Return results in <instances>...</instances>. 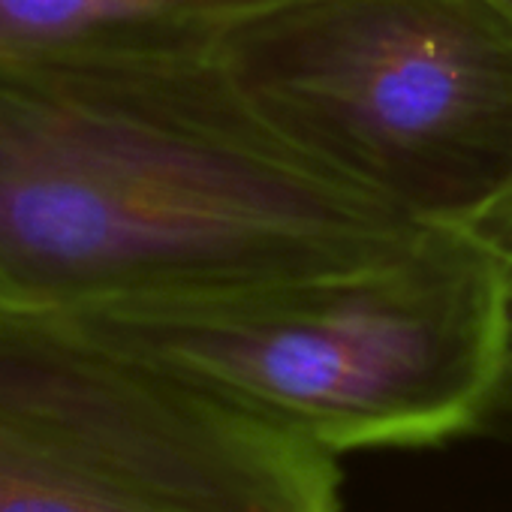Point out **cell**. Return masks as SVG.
<instances>
[{"mask_svg": "<svg viewBox=\"0 0 512 512\" xmlns=\"http://www.w3.org/2000/svg\"><path fill=\"white\" fill-rule=\"evenodd\" d=\"M338 455L61 320L0 314V512H344Z\"/></svg>", "mask_w": 512, "mask_h": 512, "instance_id": "4", "label": "cell"}, {"mask_svg": "<svg viewBox=\"0 0 512 512\" xmlns=\"http://www.w3.org/2000/svg\"><path fill=\"white\" fill-rule=\"evenodd\" d=\"M272 0H0V61L142 70L211 61Z\"/></svg>", "mask_w": 512, "mask_h": 512, "instance_id": "5", "label": "cell"}, {"mask_svg": "<svg viewBox=\"0 0 512 512\" xmlns=\"http://www.w3.org/2000/svg\"><path fill=\"white\" fill-rule=\"evenodd\" d=\"M46 320L338 458L461 437L512 383L509 284L464 226L353 272Z\"/></svg>", "mask_w": 512, "mask_h": 512, "instance_id": "2", "label": "cell"}, {"mask_svg": "<svg viewBox=\"0 0 512 512\" xmlns=\"http://www.w3.org/2000/svg\"><path fill=\"white\" fill-rule=\"evenodd\" d=\"M284 142L422 226L512 190V16L497 0H272L220 43Z\"/></svg>", "mask_w": 512, "mask_h": 512, "instance_id": "3", "label": "cell"}, {"mask_svg": "<svg viewBox=\"0 0 512 512\" xmlns=\"http://www.w3.org/2000/svg\"><path fill=\"white\" fill-rule=\"evenodd\" d=\"M425 229L284 142L220 58L0 61V314L338 275Z\"/></svg>", "mask_w": 512, "mask_h": 512, "instance_id": "1", "label": "cell"}]
</instances>
